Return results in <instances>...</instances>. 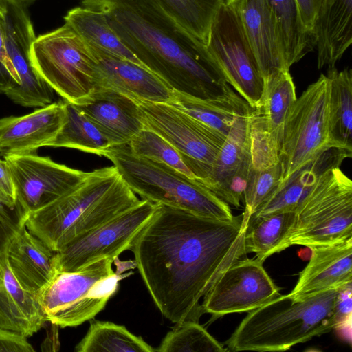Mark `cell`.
I'll return each instance as SVG.
<instances>
[{
  "label": "cell",
  "instance_id": "obj_1",
  "mask_svg": "<svg viewBox=\"0 0 352 352\" xmlns=\"http://www.w3.org/2000/svg\"><path fill=\"white\" fill-rule=\"evenodd\" d=\"M243 214L228 221L159 205L132 246L138 271L161 314L199 321L200 302L217 277L247 256Z\"/></svg>",
  "mask_w": 352,
  "mask_h": 352
},
{
  "label": "cell",
  "instance_id": "obj_2",
  "mask_svg": "<svg viewBox=\"0 0 352 352\" xmlns=\"http://www.w3.org/2000/svg\"><path fill=\"white\" fill-rule=\"evenodd\" d=\"M102 11L122 42L173 91L201 99L230 91L206 45L155 0L82 1Z\"/></svg>",
  "mask_w": 352,
  "mask_h": 352
},
{
  "label": "cell",
  "instance_id": "obj_3",
  "mask_svg": "<svg viewBox=\"0 0 352 352\" xmlns=\"http://www.w3.org/2000/svg\"><path fill=\"white\" fill-rule=\"evenodd\" d=\"M140 201L115 166L95 169L77 187L28 214L25 226L49 248L66 245Z\"/></svg>",
  "mask_w": 352,
  "mask_h": 352
},
{
  "label": "cell",
  "instance_id": "obj_4",
  "mask_svg": "<svg viewBox=\"0 0 352 352\" xmlns=\"http://www.w3.org/2000/svg\"><path fill=\"white\" fill-rule=\"evenodd\" d=\"M338 289L302 300L280 294L244 318L226 342L228 351H283L330 331Z\"/></svg>",
  "mask_w": 352,
  "mask_h": 352
},
{
  "label": "cell",
  "instance_id": "obj_5",
  "mask_svg": "<svg viewBox=\"0 0 352 352\" xmlns=\"http://www.w3.org/2000/svg\"><path fill=\"white\" fill-rule=\"evenodd\" d=\"M129 187L142 199L202 217L232 219L229 205L197 179L164 164L133 155L129 144L111 146L103 153Z\"/></svg>",
  "mask_w": 352,
  "mask_h": 352
},
{
  "label": "cell",
  "instance_id": "obj_6",
  "mask_svg": "<svg viewBox=\"0 0 352 352\" xmlns=\"http://www.w3.org/2000/svg\"><path fill=\"white\" fill-rule=\"evenodd\" d=\"M286 242L309 249L352 238V182L340 167L319 174L300 201Z\"/></svg>",
  "mask_w": 352,
  "mask_h": 352
},
{
  "label": "cell",
  "instance_id": "obj_7",
  "mask_svg": "<svg viewBox=\"0 0 352 352\" xmlns=\"http://www.w3.org/2000/svg\"><path fill=\"white\" fill-rule=\"evenodd\" d=\"M104 258L73 272H58L37 293L46 322L73 327L94 319L116 292L122 278Z\"/></svg>",
  "mask_w": 352,
  "mask_h": 352
},
{
  "label": "cell",
  "instance_id": "obj_8",
  "mask_svg": "<svg viewBox=\"0 0 352 352\" xmlns=\"http://www.w3.org/2000/svg\"><path fill=\"white\" fill-rule=\"evenodd\" d=\"M30 56L37 73L64 100L80 104L94 92L97 60L68 24L36 37Z\"/></svg>",
  "mask_w": 352,
  "mask_h": 352
},
{
  "label": "cell",
  "instance_id": "obj_9",
  "mask_svg": "<svg viewBox=\"0 0 352 352\" xmlns=\"http://www.w3.org/2000/svg\"><path fill=\"white\" fill-rule=\"evenodd\" d=\"M329 79L322 74L291 105L279 153L280 185L333 148L329 134Z\"/></svg>",
  "mask_w": 352,
  "mask_h": 352
},
{
  "label": "cell",
  "instance_id": "obj_10",
  "mask_svg": "<svg viewBox=\"0 0 352 352\" xmlns=\"http://www.w3.org/2000/svg\"><path fill=\"white\" fill-rule=\"evenodd\" d=\"M136 102L144 128L170 144L195 179L204 184L226 136L170 104Z\"/></svg>",
  "mask_w": 352,
  "mask_h": 352
},
{
  "label": "cell",
  "instance_id": "obj_11",
  "mask_svg": "<svg viewBox=\"0 0 352 352\" xmlns=\"http://www.w3.org/2000/svg\"><path fill=\"white\" fill-rule=\"evenodd\" d=\"M206 46L223 79L255 107L263 91L264 78L232 1H223L211 25Z\"/></svg>",
  "mask_w": 352,
  "mask_h": 352
},
{
  "label": "cell",
  "instance_id": "obj_12",
  "mask_svg": "<svg viewBox=\"0 0 352 352\" xmlns=\"http://www.w3.org/2000/svg\"><path fill=\"white\" fill-rule=\"evenodd\" d=\"M159 204L146 199L100 226L76 238L56 252L58 272H73L104 258L116 259L131 250Z\"/></svg>",
  "mask_w": 352,
  "mask_h": 352
},
{
  "label": "cell",
  "instance_id": "obj_13",
  "mask_svg": "<svg viewBox=\"0 0 352 352\" xmlns=\"http://www.w3.org/2000/svg\"><path fill=\"white\" fill-rule=\"evenodd\" d=\"M296 98L289 70L273 72L264 80L261 97L248 116L253 168H265L279 162L287 114Z\"/></svg>",
  "mask_w": 352,
  "mask_h": 352
},
{
  "label": "cell",
  "instance_id": "obj_14",
  "mask_svg": "<svg viewBox=\"0 0 352 352\" xmlns=\"http://www.w3.org/2000/svg\"><path fill=\"white\" fill-rule=\"evenodd\" d=\"M280 294L261 262L256 258L239 259L223 270L204 296V312L220 317L250 311Z\"/></svg>",
  "mask_w": 352,
  "mask_h": 352
},
{
  "label": "cell",
  "instance_id": "obj_15",
  "mask_svg": "<svg viewBox=\"0 0 352 352\" xmlns=\"http://www.w3.org/2000/svg\"><path fill=\"white\" fill-rule=\"evenodd\" d=\"M4 160L14 185L16 202L28 214L72 190L89 174L37 153L8 156Z\"/></svg>",
  "mask_w": 352,
  "mask_h": 352
},
{
  "label": "cell",
  "instance_id": "obj_16",
  "mask_svg": "<svg viewBox=\"0 0 352 352\" xmlns=\"http://www.w3.org/2000/svg\"><path fill=\"white\" fill-rule=\"evenodd\" d=\"M3 18L6 51L20 80L19 86L5 94L13 102L25 107H43L51 104L54 90L37 73L30 59V47L36 36L24 4L7 0Z\"/></svg>",
  "mask_w": 352,
  "mask_h": 352
},
{
  "label": "cell",
  "instance_id": "obj_17",
  "mask_svg": "<svg viewBox=\"0 0 352 352\" xmlns=\"http://www.w3.org/2000/svg\"><path fill=\"white\" fill-rule=\"evenodd\" d=\"M88 45L97 60L95 89L111 90L135 101L167 104L172 102L173 90L150 70L99 47Z\"/></svg>",
  "mask_w": 352,
  "mask_h": 352
},
{
  "label": "cell",
  "instance_id": "obj_18",
  "mask_svg": "<svg viewBox=\"0 0 352 352\" xmlns=\"http://www.w3.org/2000/svg\"><path fill=\"white\" fill-rule=\"evenodd\" d=\"M250 112L234 123L214 162L208 179L202 184L235 208L241 206L252 166L248 129Z\"/></svg>",
  "mask_w": 352,
  "mask_h": 352
},
{
  "label": "cell",
  "instance_id": "obj_19",
  "mask_svg": "<svg viewBox=\"0 0 352 352\" xmlns=\"http://www.w3.org/2000/svg\"><path fill=\"white\" fill-rule=\"evenodd\" d=\"M66 120L65 101L52 102L23 116L0 119V154L3 157L37 153L56 138Z\"/></svg>",
  "mask_w": 352,
  "mask_h": 352
},
{
  "label": "cell",
  "instance_id": "obj_20",
  "mask_svg": "<svg viewBox=\"0 0 352 352\" xmlns=\"http://www.w3.org/2000/svg\"><path fill=\"white\" fill-rule=\"evenodd\" d=\"M310 250L309 261L289 293L294 300L352 283V238Z\"/></svg>",
  "mask_w": 352,
  "mask_h": 352
},
{
  "label": "cell",
  "instance_id": "obj_21",
  "mask_svg": "<svg viewBox=\"0 0 352 352\" xmlns=\"http://www.w3.org/2000/svg\"><path fill=\"white\" fill-rule=\"evenodd\" d=\"M76 105L102 131L111 146L128 144L144 129L137 102L118 92L95 89L85 101Z\"/></svg>",
  "mask_w": 352,
  "mask_h": 352
},
{
  "label": "cell",
  "instance_id": "obj_22",
  "mask_svg": "<svg viewBox=\"0 0 352 352\" xmlns=\"http://www.w3.org/2000/svg\"><path fill=\"white\" fill-rule=\"evenodd\" d=\"M264 80L273 72L289 70L274 16L266 0H233Z\"/></svg>",
  "mask_w": 352,
  "mask_h": 352
},
{
  "label": "cell",
  "instance_id": "obj_23",
  "mask_svg": "<svg viewBox=\"0 0 352 352\" xmlns=\"http://www.w3.org/2000/svg\"><path fill=\"white\" fill-rule=\"evenodd\" d=\"M6 258L20 285L32 292L41 291L58 272L56 252L30 232L25 224L10 242Z\"/></svg>",
  "mask_w": 352,
  "mask_h": 352
},
{
  "label": "cell",
  "instance_id": "obj_24",
  "mask_svg": "<svg viewBox=\"0 0 352 352\" xmlns=\"http://www.w3.org/2000/svg\"><path fill=\"white\" fill-rule=\"evenodd\" d=\"M312 35L318 68L335 67L352 43V0H322Z\"/></svg>",
  "mask_w": 352,
  "mask_h": 352
},
{
  "label": "cell",
  "instance_id": "obj_25",
  "mask_svg": "<svg viewBox=\"0 0 352 352\" xmlns=\"http://www.w3.org/2000/svg\"><path fill=\"white\" fill-rule=\"evenodd\" d=\"M0 263V328L31 337L46 322L37 293L26 290L20 285L6 256Z\"/></svg>",
  "mask_w": 352,
  "mask_h": 352
},
{
  "label": "cell",
  "instance_id": "obj_26",
  "mask_svg": "<svg viewBox=\"0 0 352 352\" xmlns=\"http://www.w3.org/2000/svg\"><path fill=\"white\" fill-rule=\"evenodd\" d=\"M170 104L228 136L235 121L252 107L232 88L214 99H201L173 91Z\"/></svg>",
  "mask_w": 352,
  "mask_h": 352
},
{
  "label": "cell",
  "instance_id": "obj_27",
  "mask_svg": "<svg viewBox=\"0 0 352 352\" xmlns=\"http://www.w3.org/2000/svg\"><path fill=\"white\" fill-rule=\"evenodd\" d=\"M330 81L329 134L331 146L352 151V71L328 68Z\"/></svg>",
  "mask_w": 352,
  "mask_h": 352
},
{
  "label": "cell",
  "instance_id": "obj_28",
  "mask_svg": "<svg viewBox=\"0 0 352 352\" xmlns=\"http://www.w3.org/2000/svg\"><path fill=\"white\" fill-rule=\"evenodd\" d=\"M64 20L87 43L144 67L122 42L102 11L77 7L69 10Z\"/></svg>",
  "mask_w": 352,
  "mask_h": 352
},
{
  "label": "cell",
  "instance_id": "obj_29",
  "mask_svg": "<svg viewBox=\"0 0 352 352\" xmlns=\"http://www.w3.org/2000/svg\"><path fill=\"white\" fill-rule=\"evenodd\" d=\"M275 19L287 67L298 63L315 46L305 28L296 0H266Z\"/></svg>",
  "mask_w": 352,
  "mask_h": 352
},
{
  "label": "cell",
  "instance_id": "obj_30",
  "mask_svg": "<svg viewBox=\"0 0 352 352\" xmlns=\"http://www.w3.org/2000/svg\"><path fill=\"white\" fill-rule=\"evenodd\" d=\"M295 216V212H291L249 219L244 236L246 253H254L255 258L263 263L271 255L285 250Z\"/></svg>",
  "mask_w": 352,
  "mask_h": 352
},
{
  "label": "cell",
  "instance_id": "obj_31",
  "mask_svg": "<svg viewBox=\"0 0 352 352\" xmlns=\"http://www.w3.org/2000/svg\"><path fill=\"white\" fill-rule=\"evenodd\" d=\"M65 105V122L55 140L47 146L74 148L102 156L111 147L109 140L77 105L67 101Z\"/></svg>",
  "mask_w": 352,
  "mask_h": 352
},
{
  "label": "cell",
  "instance_id": "obj_32",
  "mask_svg": "<svg viewBox=\"0 0 352 352\" xmlns=\"http://www.w3.org/2000/svg\"><path fill=\"white\" fill-rule=\"evenodd\" d=\"M77 352H153L141 336L124 326L91 319L88 331L76 344Z\"/></svg>",
  "mask_w": 352,
  "mask_h": 352
},
{
  "label": "cell",
  "instance_id": "obj_33",
  "mask_svg": "<svg viewBox=\"0 0 352 352\" xmlns=\"http://www.w3.org/2000/svg\"><path fill=\"white\" fill-rule=\"evenodd\" d=\"M176 22L207 44L212 21L223 0H155Z\"/></svg>",
  "mask_w": 352,
  "mask_h": 352
},
{
  "label": "cell",
  "instance_id": "obj_34",
  "mask_svg": "<svg viewBox=\"0 0 352 352\" xmlns=\"http://www.w3.org/2000/svg\"><path fill=\"white\" fill-rule=\"evenodd\" d=\"M159 352H226L227 348L212 337L198 322L176 323L155 349Z\"/></svg>",
  "mask_w": 352,
  "mask_h": 352
},
{
  "label": "cell",
  "instance_id": "obj_35",
  "mask_svg": "<svg viewBox=\"0 0 352 352\" xmlns=\"http://www.w3.org/2000/svg\"><path fill=\"white\" fill-rule=\"evenodd\" d=\"M128 144L133 155L164 164L187 177L196 179L192 173L184 163L178 151L154 131L144 128Z\"/></svg>",
  "mask_w": 352,
  "mask_h": 352
},
{
  "label": "cell",
  "instance_id": "obj_36",
  "mask_svg": "<svg viewBox=\"0 0 352 352\" xmlns=\"http://www.w3.org/2000/svg\"><path fill=\"white\" fill-rule=\"evenodd\" d=\"M282 180L280 163L258 169L251 166L243 192L245 210L243 220H248L258 208L274 193Z\"/></svg>",
  "mask_w": 352,
  "mask_h": 352
},
{
  "label": "cell",
  "instance_id": "obj_37",
  "mask_svg": "<svg viewBox=\"0 0 352 352\" xmlns=\"http://www.w3.org/2000/svg\"><path fill=\"white\" fill-rule=\"evenodd\" d=\"M27 216L18 203L10 206L0 200V261L6 256L10 242L25 225Z\"/></svg>",
  "mask_w": 352,
  "mask_h": 352
},
{
  "label": "cell",
  "instance_id": "obj_38",
  "mask_svg": "<svg viewBox=\"0 0 352 352\" xmlns=\"http://www.w3.org/2000/svg\"><path fill=\"white\" fill-rule=\"evenodd\" d=\"M19 85V78L6 51L4 18L0 15V93L6 94Z\"/></svg>",
  "mask_w": 352,
  "mask_h": 352
},
{
  "label": "cell",
  "instance_id": "obj_39",
  "mask_svg": "<svg viewBox=\"0 0 352 352\" xmlns=\"http://www.w3.org/2000/svg\"><path fill=\"white\" fill-rule=\"evenodd\" d=\"M352 283L338 288L336 302V327L345 333L351 329Z\"/></svg>",
  "mask_w": 352,
  "mask_h": 352
},
{
  "label": "cell",
  "instance_id": "obj_40",
  "mask_svg": "<svg viewBox=\"0 0 352 352\" xmlns=\"http://www.w3.org/2000/svg\"><path fill=\"white\" fill-rule=\"evenodd\" d=\"M28 338L17 332L0 328V352H32Z\"/></svg>",
  "mask_w": 352,
  "mask_h": 352
},
{
  "label": "cell",
  "instance_id": "obj_41",
  "mask_svg": "<svg viewBox=\"0 0 352 352\" xmlns=\"http://www.w3.org/2000/svg\"><path fill=\"white\" fill-rule=\"evenodd\" d=\"M0 200L10 206L17 204L14 185L5 160L0 158Z\"/></svg>",
  "mask_w": 352,
  "mask_h": 352
},
{
  "label": "cell",
  "instance_id": "obj_42",
  "mask_svg": "<svg viewBox=\"0 0 352 352\" xmlns=\"http://www.w3.org/2000/svg\"><path fill=\"white\" fill-rule=\"evenodd\" d=\"M296 1L303 24L307 30L312 34L314 25L322 0H296Z\"/></svg>",
  "mask_w": 352,
  "mask_h": 352
},
{
  "label": "cell",
  "instance_id": "obj_43",
  "mask_svg": "<svg viewBox=\"0 0 352 352\" xmlns=\"http://www.w3.org/2000/svg\"><path fill=\"white\" fill-rule=\"evenodd\" d=\"M7 11V0H0V15L3 17Z\"/></svg>",
  "mask_w": 352,
  "mask_h": 352
},
{
  "label": "cell",
  "instance_id": "obj_44",
  "mask_svg": "<svg viewBox=\"0 0 352 352\" xmlns=\"http://www.w3.org/2000/svg\"><path fill=\"white\" fill-rule=\"evenodd\" d=\"M16 1L20 2V3H21L23 4H25L26 3L31 2V1H34V0H16Z\"/></svg>",
  "mask_w": 352,
  "mask_h": 352
},
{
  "label": "cell",
  "instance_id": "obj_45",
  "mask_svg": "<svg viewBox=\"0 0 352 352\" xmlns=\"http://www.w3.org/2000/svg\"><path fill=\"white\" fill-rule=\"evenodd\" d=\"M2 278V270H1V263H0V281Z\"/></svg>",
  "mask_w": 352,
  "mask_h": 352
},
{
  "label": "cell",
  "instance_id": "obj_46",
  "mask_svg": "<svg viewBox=\"0 0 352 352\" xmlns=\"http://www.w3.org/2000/svg\"><path fill=\"white\" fill-rule=\"evenodd\" d=\"M82 1H106V0H82Z\"/></svg>",
  "mask_w": 352,
  "mask_h": 352
}]
</instances>
